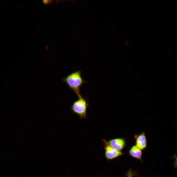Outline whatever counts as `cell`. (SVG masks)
Instances as JSON below:
<instances>
[{
	"mask_svg": "<svg viewBox=\"0 0 177 177\" xmlns=\"http://www.w3.org/2000/svg\"><path fill=\"white\" fill-rule=\"evenodd\" d=\"M107 142L111 147L118 151L122 149L126 145L125 140L124 138L113 139Z\"/></svg>",
	"mask_w": 177,
	"mask_h": 177,
	"instance_id": "4",
	"label": "cell"
},
{
	"mask_svg": "<svg viewBox=\"0 0 177 177\" xmlns=\"http://www.w3.org/2000/svg\"><path fill=\"white\" fill-rule=\"evenodd\" d=\"M130 155L133 157L141 160L142 152L136 145L132 146L129 151Z\"/></svg>",
	"mask_w": 177,
	"mask_h": 177,
	"instance_id": "6",
	"label": "cell"
},
{
	"mask_svg": "<svg viewBox=\"0 0 177 177\" xmlns=\"http://www.w3.org/2000/svg\"><path fill=\"white\" fill-rule=\"evenodd\" d=\"M81 73L79 70L74 71L62 79V81L68 85L69 88L78 96L81 95L80 90L81 87L87 82L83 79L81 76Z\"/></svg>",
	"mask_w": 177,
	"mask_h": 177,
	"instance_id": "1",
	"label": "cell"
},
{
	"mask_svg": "<svg viewBox=\"0 0 177 177\" xmlns=\"http://www.w3.org/2000/svg\"><path fill=\"white\" fill-rule=\"evenodd\" d=\"M78 97L77 100L74 102L72 106L71 110L80 119L86 118H87V111L88 104L86 99L81 95Z\"/></svg>",
	"mask_w": 177,
	"mask_h": 177,
	"instance_id": "2",
	"label": "cell"
},
{
	"mask_svg": "<svg viewBox=\"0 0 177 177\" xmlns=\"http://www.w3.org/2000/svg\"><path fill=\"white\" fill-rule=\"evenodd\" d=\"M134 138L136 146L141 150L144 149L147 146V139L145 132L138 134H135Z\"/></svg>",
	"mask_w": 177,
	"mask_h": 177,
	"instance_id": "5",
	"label": "cell"
},
{
	"mask_svg": "<svg viewBox=\"0 0 177 177\" xmlns=\"http://www.w3.org/2000/svg\"><path fill=\"white\" fill-rule=\"evenodd\" d=\"M133 175V173L131 169L128 171L127 174V177H132Z\"/></svg>",
	"mask_w": 177,
	"mask_h": 177,
	"instance_id": "7",
	"label": "cell"
},
{
	"mask_svg": "<svg viewBox=\"0 0 177 177\" xmlns=\"http://www.w3.org/2000/svg\"><path fill=\"white\" fill-rule=\"evenodd\" d=\"M173 157L175 159V160L174 162L175 167H177V156L175 155Z\"/></svg>",
	"mask_w": 177,
	"mask_h": 177,
	"instance_id": "8",
	"label": "cell"
},
{
	"mask_svg": "<svg viewBox=\"0 0 177 177\" xmlns=\"http://www.w3.org/2000/svg\"><path fill=\"white\" fill-rule=\"evenodd\" d=\"M103 141L104 146L105 156L107 159L112 160L122 154L120 151L117 150L110 146L105 139H103Z\"/></svg>",
	"mask_w": 177,
	"mask_h": 177,
	"instance_id": "3",
	"label": "cell"
}]
</instances>
